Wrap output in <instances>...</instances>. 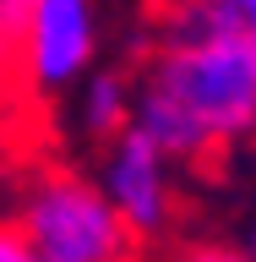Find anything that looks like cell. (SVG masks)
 <instances>
[{
    "label": "cell",
    "instance_id": "8fae6325",
    "mask_svg": "<svg viewBox=\"0 0 256 262\" xmlns=\"http://www.w3.org/2000/svg\"><path fill=\"white\" fill-rule=\"evenodd\" d=\"M245 257H251V262H256V235H251V251H245Z\"/></svg>",
    "mask_w": 256,
    "mask_h": 262
},
{
    "label": "cell",
    "instance_id": "5b68a950",
    "mask_svg": "<svg viewBox=\"0 0 256 262\" xmlns=\"http://www.w3.org/2000/svg\"><path fill=\"white\" fill-rule=\"evenodd\" d=\"M82 126L109 142L131 126V82L120 71H93L82 82Z\"/></svg>",
    "mask_w": 256,
    "mask_h": 262
},
{
    "label": "cell",
    "instance_id": "9c48e42d",
    "mask_svg": "<svg viewBox=\"0 0 256 262\" xmlns=\"http://www.w3.org/2000/svg\"><path fill=\"white\" fill-rule=\"evenodd\" d=\"M229 6H235V28L256 44V0H229Z\"/></svg>",
    "mask_w": 256,
    "mask_h": 262
},
{
    "label": "cell",
    "instance_id": "30bf717a",
    "mask_svg": "<svg viewBox=\"0 0 256 262\" xmlns=\"http://www.w3.org/2000/svg\"><path fill=\"white\" fill-rule=\"evenodd\" d=\"M153 6H158L164 16H169V11H180V6H191V0H153Z\"/></svg>",
    "mask_w": 256,
    "mask_h": 262
},
{
    "label": "cell",
    "instance_id": "277c9868",
    "mask_svg": "<svg viewBox=\"0 0 256 262\" xmlns=\"http://www.w3.org/2000/svg\"><path fill=\"white\" fill-rule=\"evenodd\" d=\"M104 202L114 208V219L126 224L131 241H153L169 224V164L153 153L142 131H120L109 142V164H104Z\"/></svg>",
    "mask_w": 256,
    "mask_h": 262
},
{
    "label": "cell",
    "instance_id": "3957f363",
    "mask_svg": "<svg viewBox=\"0 0 256 262\" xmlns=\"http://www.w3.org/2000/svg\"><path fill=\"white\" fill-rule=\"evenodd\" d=\"M98 11L93 0H22L16 11V82L28 93H60L93 71Z\"/></svg>",
    "mask_w": 256,
    "mask_h": 262
},
{
    "label": "cell",
    "instance_id": "6da1fadb",
    "mask_svg": "<svg viewBox=\"0 0 256 262\" xmlns=\"http://www.w3.org/2000/svg\"><path fill=\"white\" fill-rule=\"evenodd\" d=\"M142 88L169 98L218 159L256 131V44L245 33L164 38L147 55Z\"/></svg>",
    "mask_w": 256,
    "mask_h": 262
},
{
    "label": "cell",
    "instance_id": "7a4b0ae2",
    "mask_svg": "<svg viewBox=\"0 0 256 262\" xmlns=\"http://www.w3.org/2000/svg\"><path fill=\"white\" fill-rule=\"evenodd\" d=\"M16 235L38 262H136V241L114 219L93 180L71 169H38L16 202Z\"/></svg>",
    "mask_w": 256,
    "mask_h": 262
},
{
    "label": "cell",
    "instance_id": "ba28073f",
    "mask_svg": "<svg viewBox=\"0 0 256 262\" xmlns=\"http://www.w3.org/2000/svg\"><path fill=\"white\" fill-rule=\"evenodd\" d=\"M0 262H38V257H33V246L22 241L11 224H0Z\"/></svg>",
    "mask_w": 256,
    "mask_h": 262
},
{
    "label": "cell",
    "instance_id": "8992f818",
    "mask_svg": "<svg viewBox=\"0 0 256 262\" xmlns=\"http://www.w3.org/2000/svg\"><path fill=\"white\" fill-rule=\"evenodd\" d=\"M16 11L22 0H0V93L16 88Z\"/></svg>",
    "mask_w": 256,
    "mask_h": 262
},
{
    "label": "cell",
    "instance_id": "52a82bcc",
    "mask_svg": "<svg viewBox=\"0 0 256 262\" xmlns=\"http://www.w3.org/2000/svg\"><path fill=\"white\" fill-rule=\"evenodd\" d=\"M180 262H251V257L235 251V246H224V241H202V246H185Z\"/></svg>",
    "mask_w": 256,
    "mask_h": 262
}]
</instances>
